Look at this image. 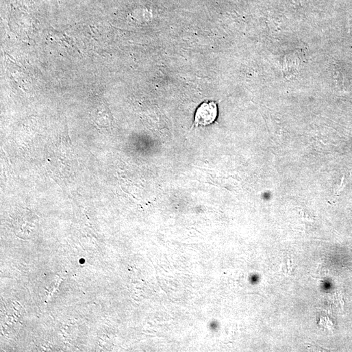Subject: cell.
I'll use <instances>...</instances> for the list:
<instances>
[{
  "label": "cell",
  "instance_id": "obj_1",
  "mask_svg": "<svg viewBox=\"0 0 352 352\" xmlns=\"http://www.w3.org/2000/svg\"><path fill=\"white\" fill-rule=\"evenodd\" d=\"M217 116L216 104L210 102L201 104L196 112L195 121L197 126H206L214 122Z\"/></svg>",
  "mask_w": 352,
  "mask_h": 352
}]
</instances>
